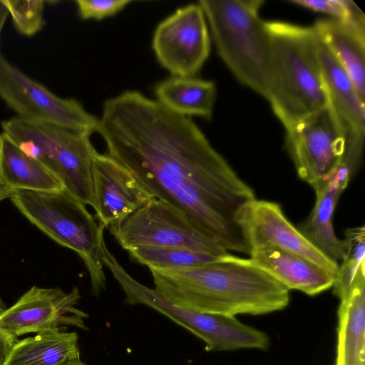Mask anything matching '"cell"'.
<instances>
[{"label":"cell","mask_w":365,"mask_h":365,"mask_svg":"<svg viewBox=\"0 0 365 365\" xmlns=\"http://www.w3.org/2000/svg\"><path fill=\"white\" fill-rule=\"evenodd\" d=\"M97 132L107 155L153 196L226 251L249 254L232 217L255 192L190 118L129 90L104 102Z\"/></svg>","instance_id":"obj_1"},{"label":"cell","mask_w":365,"mask_h":365,"mask_svg":"<svg viewBox=\"0 0 365 365\" xmlns=\"http://www.w3.org/2000/svg\"><path fill=\"white\" fill-rule=\"evenodd\" d=\"M148 268L161 296L198 313L262 315L285 309L290 301L289 290L274 277L230 252L195 267Z\"/></svg>","instance_id":"obj_2"},{"label":"cell","mask_w":365,"mask_h":365,"mask_svg":"<svg viewBox=\"0 0 365 365\" xmlns=\"http://www.w3.org/2000/svg\"><path fill=\"white\" fill-rule=\"evenodd\" d=\"M271 84L267 101L286 129L328 106L317 53L315 29L267 22Z\"/></svg>","instance_id":"obj_3"},{"label":"cell","mask_w":365,"mask_h":365,"mask_svg":"<svg viewBox=\"0 0 365 365\" xmlns=\"http://www.w3.org/2000/svg\"><path fill=\"white\" fill-rule=\"evenodd\" d=\"M262 0H200L217 53L244 86L269 98L270 40Z\"/></svg>","instance_id":"obj_4"},{"label":"cell","mask_w":365,"mask_h":365,"mask_svg":"<svg viewBox=\"0 0 365 365\" xmlns=\"http://www.w3.org/2000/svg\"><path fill=\"white\" fill-rule=\"evenodd\" d=\"M9 198L31 224L81 257L90 275L92 294L100 295L106 287L101 255L105 227L96 222L86 205L65 189L18 190Z\"/></svg>","instance_id":"obj_5"},{"label":"cell","mask_w":365,"mask_h":365,"mask_svg":"<svg viewBox=\"0 0 365 365\" xmlns=\"http://www.w3.org/2000/svg\"><path fill=\"white\" fill-rule=\"evenodd\" d=\"M2 132L26 155L40 162L85 205L93 206L92 162L98 153L91 134L16 116L1 123Z\"/></svg>","instance_id":"obj_6"},{"label":"cell","mask_w":365,"mask_h":365,"mask_svg":"<svg viewBox=\"0 0 365 365\" xmlns=\"http://www.w3.org/2000/svg\"><path fill=\"white\" fill-rule=\"evenodd\" d=\"M103 263L123 289L125 303L145 305L157 311L200 339L207 350L269 348L270 339L265 332L242 323L234 316L198 313L173 305L155 289L132 277L111 253L103 256Z\"/></svg>","instance_id":"obj_7"},{"label":"cell","mask_w":365,"mask_h":365,"mask_svg":"<svg viewBox=\"0 0 365 365\" xmlns=\"http://www.w3.org/2000/svg\"><path fill=\"white\" fill-rule=\"evenodd\" d=\"M0 98L16 117L91 134L99 119L75 98L60 97L11 64L0 50Z\"/></svg>","instance_id":"obj_8"},{"label":"cell","mask_w":365,"mask_h":365,"mask_svg":"<svg viewBox=\"0 0 365 365\" xmlns=\"http://www.w3.org/2000/svg\"><path fill=\"white\" fill-rule=\"evenodd\" d=\"M109 230L127 251L138 247H171L217 256L229 252L177 210L156 198Z\"/></svg>","instance_id":"obj_9"},{"label":"cell","mask_w":365,"mask_h":365,"mask_svg":"<svg viewBox=\"0 0 365 365\" xmlns=\"http://www.w3.org/2000/svg\"><path fill=\"white\" fill-rule=\"evenodd\" d=\"M286 132L285 147L297 175L314 189L342 161L345 133L329 104Z\"/></svg>","instance_id":"obj_10"},{"label":"cell","mask_w":365,"mask_h":365,"mask_svg":"<svg viewBox=\"0 0 365 365\" xmlns=\"http://www.w3.org/2000/svg\"><path fill=\"white\" fill-rule=\"evenodd\" d=\"M152 48L172 76L194 77L210 52L207 21L198 3L180 7L162 21L154 31Z\"/></svg>","instance_id":"obj_11"},{"label":"cell","mask_w":365,"mask_h":365,"mask_svg":"<svg viewBox=\"0 0 365 365\" xmlns=\"http://www.w3.org/2000/svg\"><path fill=\"white\" fill-rule=\"evenodd\" d=\"M232 218L249 252L264 246L278 247L299 255L335 276L339 263L313 245L287 219L279 204L255 197L243 204Z\"/></svg>","instance_id":"obj_12"},{"label":"cell","mask_w":365,"mask_h":365,"mask_svg":"<svg viewBox=\"0 0 365 365\" xmlns=\"http://www.w3.org/2000/svg\"><path fill=\"white\" fill-rule=\"evenodd\" d=\"M81 294L77 287L65 292L59 287L33 286L11 307L0 314V329L14 339L63 327L88 331V315L77 307Z\"/></svg>","instance_id":"obj_13"},{"label":"cell","mask_w":365,"mask_h":365,"mask_svg":"<svg viewBox=\"0 0 365 365\" xmlns=\"http://www.w3.org/2000/svg\"><path fill=\"white\" fill-rule=\"evenodd\" d=\"M93 207L100 223L109 230L155 198L123 166L97 153L92 162Z\"/></svg>","instance_id":"obj_14"},{"label":"cell","mask_w":365,"mask_h":365,"mask_svg":"<svg viewBox=\"0 0 365 365\" xmlns=\"http://www.w3.org/2000/svg\"><path fill=\"white\" fill-rule=\"evenodd\" d=\"M317 35V53L328 104L345 133L346 148L362 151L365 136V101L359 95L346 71Z\"/></svg>","instance_id":"obj_15"},{"label":"cell","mask_w":365,"mask_h":365,"mask_svg":"<svg viewBox=\"0 0 365 365\" xmlns=\"http://www.w3.org/2000/svg\"><path fill=\"white\" fill-rule=\"evenodd\" d=\"M353 175L345 165H337L314 189V206L307 218L297 227L313 245L337 263L343 259L346 248L344 240L334 232L333 215L338 200Z\"/></svg>","instance_id":"obj_16"},{"label":"cell","mask_w":365,"mask_h":365,"mask_svg":"<svg viewBox=\"0 0 365 365\" xmlns=\"http://www.w3.org/2000/svg\"><path fill=\"white\" fill-rule=\"evenodd\" d=\"M250 259L289 291L315 296L331 288L334 277L314 262L295 253L272 246L250 251Z\"/></svg>","instance_id":"obj_17"},{"label":"cell","mask_w":365,"mask_h":365,"mask_svg":"<svg viewBox=\"0 0 365 365\" xmlns=\"http://www.w3.org/2000/svg\"><path fill=\"white\" fill-rule=\"evenodd\" d=\"M313 27L365 101V22L321 19Z\"/></svg>","instance_id":"obj_18"},{"label":"cell","mask_w":365,"mask_h":365,"mask_svg":"<svg viewBox=\"0 0 365 365\" xmlns=\"http://www.w3.org/2000/svg\"><path fill=\"white\" fill-rule=\"evenodd\" d=\"M339 300L334 365H364V269L358 274L349 293Z\"/></svg>","instance_id":"obj_19"},{"label":"cell","mask_w":365,"mask_h":365,"mask_svg":"<svg viewBox=\"0 0 365 365\" xmlns=\"http://www.w3.org/2000/svg\"><path fill=\"white\" fill-rule=\"evenodd\" d=\"M0 182L9 189L40 192L64 190L62 182L40 162L0 133Z\"/></svg>","instance_id":"obj_20"},{"label":"cell","mask_w":365,"mask_h":365,"mask_svg":"<svg viewBox=\"0 0 365 365\" xmlns=\"http://www.w3.org/2000/svg\"><path fill=\"white\" fill-rule=\"evenodd\" d=\"M75 359H80L78 334L53 329L16 341L4 365H57Z\"/></svg>","instance_id":"obj_21"},{"label":"cell","mask_w":365,"mask_h":365,"mask_svg":"<svg viewBox=\"0 0 365 365\" xmlns=\"http://www.w3.org/2000/svg\"><path fill=\"white\" fill-rule=\"evenodd\" d=\"M154 93L156 101L171 112L185 117L199 116L210 120L217 89L212 81L171 76L158 82Z\"/></svg>","instance_id":"obj_22"},{"label":"cell","mask_w":365,"mask_h":365,"mask_svg":"<svg viewBox=\"0 0 365 365\" xmlns=\"http://www.w3.org/2000/svg\"><path fill=\"white\" fill-rule=\"evenodd\" d=\"M128 252L138 263L148 267L158 268L195 267L213 262L222 256L171 247H138L130 249Z\"/></svg>","instance_id":"obj_23"},{"label":"cell","mask_w":365,"mask_h":365,"mask_svg":"<svg viewBox=\"0 0 365 365\" xmlns=\"http://www.w3.org/2000/svg\"><path fill=\"white\" fill-rule=\"evenodd\" d=\"M346 252L334 276L332 288L339 299L349 292L354 282L365 265L364 225L349 228L345 232Z\"/></svg>","instance_id":"obj_24"},{"label":"cell","mask_w":365,"mask_h":365,"mask_svg":"<svg viewBox=\"0 0 365 365\" xmlns=\"http://www.w3.org/2000/svg\"><path fill=\"white\" fill-rule=\"evenodd\" d=\"M11 16L17 31L26 36H33L43 27L45 21L43 0H1Z\"/></svg>","instance_id":"obj_25"},{"label":"cell","mask_w":365,"mask_h":365,"mask_svg":"<svg viewBox=\"0 0 365 365\" xmlns=\"http://www.w3.org/2000/svg\"><path fill=\"white\" fill-rule=\"evenodd\" d=\"M290 2L341 20L364 21V14L351 0H292Z\"/></svg>","instance_id":"obj_26"},{"label":"cell","mask_w":365,"mask_h":365,"mask_svg":"<svg viewBox=\"0 0 365 365\" xmlns=\"http://www.w3.org/2000/svg\"><path fill=\"white\" fill-rule=\"evenodd\" d=\"M78 14L83 20L103 19L113 16L122 11L131 0H76Z\"/></svg>","instance_id":"obj_27"},{"label":"cell","mask_w":365,"mask_h":365,"mask_svg":"<svg viewBox=\"0 0 365 365\" xmlns=\"http://www.w3.org/2000/svg\"><path fill=\"white\" fill-rule=\"evenodd\" d=\"M17 339L0 329V365L4 361Z\"/></svg>","instance_id":"obj_28"},{"label":"cell","mask_w":365,"mask_h":365,"mask_svg":"<svg viewBox=\"0 0 365 365\" xmlns=\"http://www.w3.org/2000/svg\"><path fill=\"white\" fill-rule=\"evenodd\" d=\"M9 16V12L4 5L2 4L1 1L0 0V38L1 31L3 30L4 24L6 22V20Z\"/></svg>","instance_id":"obj_29"},{"label":"cell","mask_w":365,"mask_h":365,"mask_svg":"<svg viewBox=\"0 0 365 365\" xmlns=\"http://www.w3.org/2000/svg\"><path fill=\"white\" fill-rule=\"evenodd\" d=\"M13 190L6 187L0 182V202L4 199L10 197L13 193Z\"/></svg>","instance_id":"obj_30"},{"label":"cell","mask_w":365,"mask_h":365,"mask_svg":"<svg viewBox=\"0 0 365 365\" xmlns=\"http://www.w3.org/2000/svg\"><path fill=\"white\" fill-rule=\"evenodd\" d=\"M57 365H88L86 362L82 361L81 359H75L65 361L63 363Z\"/></svg>","instance_id":"obj_31"},{"label":"cell","mask_w":365,"mask_h":365,"mask_svg":"<svg viewBox=\"0 0 365 365\" xmlns=\"http://www.w3.org/2000/svg\"><path fill=\"white\" fill-rule=\"evenodd\" d=\"M7 308H6V304L4 302V301L1 299V297H0V314L1 312H3L4 310H6Z\"/></svg>","instance_id":"obj_32"}]
</instances>
